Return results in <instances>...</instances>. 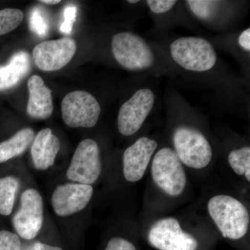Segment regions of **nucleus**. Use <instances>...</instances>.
<instances>
[{
    "instance_id": "18",
    "label": "nucleus",
    "mask_w": 250,
    "mask_h": 250,
    "mask_svg": "<svg viewBox=\"0 0 250 250\" xmlns=\"http://www.w3.org/2000/svg\"><path fill=\"white\" fill-rule=\"evenodd\" d=\"M19 187V179L14 176L0 178V214H11Z\"/></svg>"
},
{
    "instance_id": "12",
    "label": "nucleus",
    "mask_w": 250,
    "mask_h": 250,
    "mask_svg": "<svg viewBox=\"0 0 250 250\" xmlns=\"http://www.w3.org/2000/svg\"><path fill=\"white\" fill-rule=\"evenodd\" d=\"M93 195L92 186L75 182L57 186L51 200L54 213L59 217H67L82 211Z\"/></svg>"
},
{
    "instance_id": "24",
    "label": "nucleus",
    "mask_w": 250,
    "mask_h": 250,
    "mask_svg": "<svg viewBox=\"0 0 250 250\" xmlns=\"http://www.w3.org/2000/svg\"><path fill=\"white\" fill-rule=\"evenodd\" d=\"M77 9L74 5L70 4L65 6L63 10V22H62L60 27V31L62 34H71L73 25L76 21Z\"/></svg>"
},
{
    "instance_id": "25",
    "label": "nucleus",
    "mask_w": 250,
    "mask_h": 250,
    "mask_svg": "<svg viewBox=\"0 0 250 250\" xmlns=\"http://www.w3.org/2000/svg\"><path fill=\"white\" fill-rule=\"evenodd\" d=\"M174 0H148L147 5L149 10L155 14H166L175 6Z\"/></svg>"
},
{
    "instance_id": "28",
    "label": "nucleus",
    "mask_w": 250,
    "mask_h": 250,
    "mask_svg": "<svg viewBox=\"0 0 250 250\" xmlns=\"http://www.w3.org/2000/svg\"><path fill=\"white\" fill-rule=\"evenodd\" d=\"M238 43L240 47L246 52H250V29H245L241 33L238 39Z\"/></svg>"
},
{
    "instance_id": "6",
    "label": "nucleus",
    "mask_w": 250,
    "mask_h": 250,
    "mask_svg": "<svg viewBox=\"0 0 250 250\" xmlns=\"http://www.w3.org/2000/svg\"><path fill=\"white\" fill-rule=\"evenodd\" d=\"M101 111L98 100L87 91L70 92L62 99V121L69 127H93L98 123Z\"/></svg>"
},
{
    "instance_id": "19",
    "label": "nucleus",
    "mask_w": 250,
    "mask_h": 250,
    "mask_svg": "<svg viewBox=\"0 0 250 250\" xmlns=\"http://www.w3.org/2000/svg\"><path fill=\"white\" fill-rule=\"evenodd\" d=\"M229 166L238 175H245L250 181V147L246 146L233 149L228 156Z\"/></svg>"
},
{
    "instance_id": "1",
    "label": "nucleus",
    "mask_w": 250,
    "mask_h": 250,
    "mask_svg": "<svg viewBox=\"0 0 250 250\" xmlns=\"http://www.w3.org/2000/svg\"><path fill=\"white\" fill-rule=\"evenodd\" d=\"M208 213L225 238L238 240L248 232L250 214L242 202L229 195L212 197L208 203Z\"/></svg>"
},
{
    "instance_id": "2",
    "label": "nucleus",
    "mask_w": 250,
    "mask_h": 250,
    "mask_svg": "<svg viewBox=\"0 0 250 250\" xmlns=\"http://www.w3.org/2000/svg\"><path fill=\"white\" fill-rule=\"evenodd\" d=\"M170 50L172 60L187 71H208L216 63L217 55L214 47L204 38H179L170 44Z\"/></svg>"
},
{
    "instance_id": "29",
    "label": "nucleus",
    "mask_w": 250,
    "mask_h": 250,
    "mask_svg": "<svg viewBox=\"0 0 250 250\" xmlns=\"http://www.w3.org/2000/svg\"><path fill=\"white\" fill-rule=\"evenodd\" d=\"M40 1L41 3H43V4H49V5H54L59 4L60 3V0H41Z\"/></svg>"
},
{
    "instance_id": "10",
    "label": "nucleus",
    "mask_w": 250,
    "mask_h": 250,
    "mask_svg": "<svg viewBox=\"0 0 250 250\" xmlns=\"http://www.w3.org/2000/svg\"><path fill=\"white\" fill-rule=\"evenodd\" d=\"M148 241L159 250H196L198 241L181 228L177 219L168 217L156 221L148 233Z\"/></svg>"
},
{
    "instance_id": "23",
    "label": "nucleus",
    "mask_w": 250,
    "mask_h": 250,
    "mask_svg": "<svg viewBox=\"0 0 250 250\" xmlns=\"http://www.w3.org/2000/svg\"><path fill=\"white\" fill-rule=\"evenodd\" d=\"M22 243L16 233L1 230L0 231V250H21Z\"/></svg>"
},
{
    "instance_id": "5",
    "label": "nucleus",
    "mask_w": 250,
    "mask_h": 250,
    "mask_svg": "<svg viewBox=\"0 0 250 250\" xmlns=\"http://www.w3.org/2000/svg\"><path fill=\"white\" fill-rule=\"evenodd\" d=\"M152 177L163 191L170 196H179L187 185V174L176 152L170 147L159 149L152 164Z\"/></svg>"
},
{
    "instance_id": "21",
    "label": "nucleus",
    "mask_w": 250,
    "mask_h": 250,
    "mask_svg": "<svg viewBox=\"0 0 250 250\" xmlns=\"http://www.w3.org/2000/svg\"><path fill=\"white\" fill-rule=\"evenodd\" d=\"M218 1L189 0L186 1L192 14L200 20H208L214 14Z\"/></svg>"
},
{
    "instance_id": "4",
    "label": "nucleus",
    "mask_w": 250,
    "mask_h": 250,
    "mask_svg": "<svg viewBox=\"0 0 250 250\" xmlns=\"http://www.w3.org/2000/svg\"><path fill=\"white\" fill-rule=\"evenodd\" d=\"M174 152L179 160L188 167L202 169L210 164L213 150L201 131L189 126H179L172 136Z\"/></svg>"
},
{
    "instance_id": "14",
    "label": "nucleus",
    "mask_w": 250,
    "mask_h": 250,
    "mask_svg": "<svg viewBox=\"0 0 250 250\" xmlns=\"http://www.w3.org/2000/svg\"><path fill=\"white\" fill-rule=\"evenodd\" d=\"M29 100L27 106L28 115L35 119L45 120L53 113L52 90L39 75H33L27 82Z\"/></svg>"
},
{
    "instance_id": "11",
    "label": "nucleus",
    "mask_w": 250,
    "mask_h": 250,
    "mask_svg": "<svg viewBox=\"0 0 250 250\" xmlns=\"http://www.w3.org/2000/svg\"><path fill=\"white\" fill-rule=\"evenodd\" d=\"M77 51V43L70 37L41 42L32 51L34 63L42 71L61 70L70 62Z\"/></svg>"
},
{
    "instance_id": "13",
    "label": "nucleus",
    "mask_w": 250,
    "mask_h": 250,
    "mask_svg": "<svg viewBox=\"0 0 250 250\" xmlns=\"http://www.w3.org/2000/svg\"><path fill=\"white\" fill-rule=\"evenodd\" d=\"M157 147L155 140L143 136L126 148L123 154V174L128 182L143 178Z\"/></svg>"
},
{
    "instance_id": "26",
    "label": "nucleus",
    "mask_w": 250,
    "mask_h": 250,
    "mask_svg": "<svg viewBox=\"0 0 250 250\" xmlns=\"http://www.w3.org/2000/svg\"><path fill=\"white\" fill-rule=\"evenodd\" d=\"M105 250H136V248L127 240L121 237H114L108 241Z\"/></svg>"
},
{
    "instance_id": "9",
    "label": "nucleus",
    "mask_w": 250,
    "mask_h": 250,
    "mask_svg": "<svg viewBox=\"0 0 250 250\" xmlns=\"http://www.w3.org/2000/svg\"><path fill=\"white\" fill-rule=\"evenodd\" d=\"M155 103V95L147 88L135 92L120 108L118 115V131L123 136L136 134L144 124Z\"/></svg>"
},
{
    "instance_id": "3",
    "label": "nucleus",
    "mask_w": 250,
    "mask_h": 250,
    "mask_svg": "<svg viewBox=\"0 0 250 250\" xmlns=\"http://www.w3.org/2000/svg\"><path fill=\"white\" fill-rule=\"evenodd\" d=\"M111 50L116 62L130 71L148 70L155 62L152 47L141 36L122 31L112 37Z\"/></svg>"
},
{
    "instance_id": "27",
    "label": "nucleus",
    "mask_w": 250,
    "mask_h": 250,
    "mask_svg": "<svg viewBox=\"0 0 250 250\" xmlns=\"http://www.w3.org/2000/svg\"><path fill=\"white\" fill-rule=\"evenodd\" d=\"M21 250H62L60 247L49 246L41 242H33L22 245Z\"/></svg>"
},
{
    "instance_id": "7",
    "label": "nucleus",
    "mask_w": 250,
    "mask_h": 250,
    "mask_svg": "<svg viewBox=\"0 0 250 250\" xmlns=\"http://www.w3.org/2000/svg\"><path fill=\"white\" fill-rule=\"evenodd\" d=\"M101 171L102 163L98 143L90 139L81 141L67 169V178L75 183L91 186L98 181Z\"/></svg>"
},
{
    "instance_id": "20",
    "label": "nucleus",
    "mask_w": 250,
    "mask_h": 250,
    "mask_svg": "<svg viewBox=\"0 0 250 250\" xmlns=\"http://www.w3.org/2000/svg\"><path fill=\"white\" fill-rule=\"evenodd\" d=\"M24 14L21 10L6 8L0 10V36L11 32L21 24Z\"/></svg>"
},
{
    "instance_id": "8",
    "label": "nucleus",
    "mask_w": 250,
    "mask_h": 250,
    "mask_svg": "<svg viewBox=\"0 0 250 250\" xmlns=\"http://www.w3.org/2000/svg\"><path fill=\"white\" fill-rule=\"evenodd\" d=\"M44 222L43 200L35 188L26 189L21 197V208L12 219L16 234L24 239H34Z\"/></svg>"
},
{
    "instance_id": "30",
    "label": "nucleus",
    "mask_w": 250,
    "mask_h": 250,
    "mask_svg": "<svg viewBox=\"0 0 250 250\" xmlns=\"http://www.w3.org/2000/svg\"><path fill=\"white\" fill-rule=\"evenodd\" d=\"M128 3H129V4H137L138 2H139V1H138V0H129V1H127Z\"/></svg>"
},
{
    "instance_id": "17",
    "label": "nucleus",
    "mask_w": 250,
    "mask_h": 250,
    "mask_svg": "<svg viewBox=\"0 0 250 250\" xmlns=\"http://www.w3.org/2000/svg\"><path fill=\"white\" fill-rule=\"evenodd\" d=\"M35 134L30 127L23 128L12 137L0 143V164L22 155L33 143Z\"/></svg>"
},
{
    "instance_id": "15",
    "label": "nucleus",
    "mask_w": 250,
    "mask_h": 250,
    "mask_svg": "<svg viewBox=\"0 0 250 250\" xmlns=\"http://www.w3.org/2000/svg\"><path fill=\"white\" fill-rule=\"evenodd\" d=\"M60 149V141L52 129L41 130L31 145V155L34 167L42 171L52 167Z\"/></svg>"
},
{
    "instance_id": "16",
    "label": "nucleus",
    "mask_w": 250,
    "mask_h": 250,
    "mask_svg": "<svg viewBox=\"0 0 250 250\" xmlns=\"http://www.w3.org/2000/svg\"><path fill=\"white\" fill-rule=\"evenodd\" d=\"M30 68V56L27 52L19 51L13 54L6 65H0V91L17 85L29 73Z\"/></svg>"
},
{
    "instance_id": "22",
    "label": "nucleus",
    "mask_w": 250,
    "mask_h": 250,
    "mask_svg": "<svg viewBox=\"0 0 250 250\" xmlns=\"http://www.w3.org/2000/svg\"><path fill=\"white\" fill-rule=\"evenodd\" d=\"M29 27L31 31L39 37H45L49 31V22L47 16L39 7L31 10L29 18Z\"/></svg>"
}]
</instances>
